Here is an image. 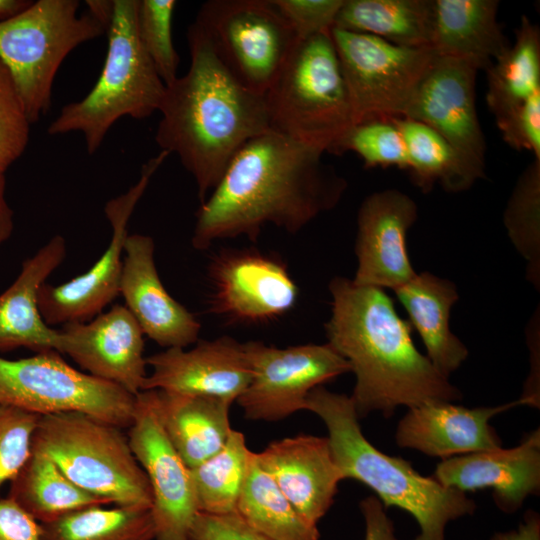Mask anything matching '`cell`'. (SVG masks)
<instances>
[{"instance_id": "cell-40", "label": "cell", "mask_w": 540, "mask_h": 540, "mask_svg": "<svg viewBox=\"0 0 540 540\" xmlns=\"http://www.w3.org/2000/svg\"><path fill=\"white\" fill-rule=\"evenodd\" d=\"M273 1L298 39L330 32L344 4V0Z\"/></svg>"}, {"instance_id": "cell-7", "label": "cell", "mask_w": 540, "mask_h": 540, "mask_svg": "<svg viewBox=\"0 0 540 540\" xmlns=\"http://www.w3.org/2000/svg\"><path fill=\"white\" fill-rule=\"evenodd\" d=\"M32 448L105 504L151 508L148 477L121 428L78 412L42 415Z\"/></svg>"}, {"instance_id": "cell-35", "label": "cell", "mask_w": 540, "mask_h": 540, "mask_svg": "<svg viewBox=\"0 0 540 540\" xmlns=\"http://www.w3.org/2000/svg\"><path fill=\"white\" fill-rule=\"evenodd\" d=\"M508 236L528 263L527 278L540 285V160L521 173L503 214Z\"/></svg>"}, {"instance_id": "cell-26", "label": "cell", "mask_w": 540, "mask_h": 540, "mask_svg": "<svg viewBox=\"0 0 540 540\" xmlns=\"http://www.w3.org/2000/svg\"><path fill=\"white\" fill-rule=\"evenodd\" d=\"M405 308L409 323L420 335L426 356L445 377L468 356L464 343L450 329V313L459 295L456 285L430 272L417 273L394 290Z\"/></svg>"}, {"instance_id": "cell-33", "label": "cell", "mask_w": 540, "mask_h": 540, "mask_svg": "<svg viewBox=\"0 0 540 540\" xmlns=\"http://www.w3.org/2000/svg\"><path fill=\"white\" fill-rule=\"evenodd\" d=\"M41 524V540H153L151 508L89 506Z\"/></svg>"}, {"instance_id": "cell-16", "label": "cell", "mask_w": 540, "mask_h": 540, "mask_svg": "<svg viewBox=\"0 0 540 540\" xmlns=\"http://www.w3.org/2000/svg\"><path fill=\"white\" fill-rule=\"evenodd\" d=\"M211 311L229 321L264 323L296 304L298 288L286 264L255 249L227 250L209 267Z\"/></svg>"}, {"instance_id": "cell-23", "label": "cell", "mask_w": 540, "mask_h": 540, "mask_svg": "<svg viewBox=\"0 0 540 540\" xmlns=\"http://www.w3.org/2000/svg\"><path fill=\"white\" fill-rule=\"evenodd\" d=\"M521 399L493 407L468 408L452 402L428 403L408 408L399 421L395 440L399 447L420 451L442 460L502 447L490 419Z\"/></svg>"}, {"instance_id": "cell-29", "label": "cell", "mask_w": 540, "mask_h": 540, "mask_svg": "<svg viewBox=\"0 0 540 540\" xmlns=\"http://www.w3.org/2000/svg\"><path fill=\"white\" fill-rule=\"evenodd\" d=\"M10 482L8 497L39 523L53 521L81 508L106 505L71 482L44 452L33 448Z\"/></svg>"}, {"instance_id": "cell-8", "label": "cell", "mask_w": 540, "mask_h": 540, "mask_svg": "<svg viewBox=\"0 0 540 540\" xmlns=\"http://www.w3.org/2000/svg\"><path fill=\"white\" fill-rule=\"evenodd\" d=\"M77 0H38L0 22V60L7 67L31 124L51 105L56 73L76 47L106 33Z\"/></svg>"}, {"instance_id": "cell-13", "label": "cell", "mask_w": 540, "mask_h": 540, "mask_svg": "<svg viewBox=\"0 0 540 540\" xmlns=\"http://www.w3.org/2000/svg\"><path fill=\"white\" fill-rule=\"evenodd\" d=\"M170 155L165 150L152 157L142 169L139 180L105 205L112 228L110 243L102 256L85 273L53 286L44 283L38 292V306L47 325L87 322L120 294L124 244L129 219L152 176Z\"/></svg>"}, {"instance_id": "cell-28", "label": "cell", "mask_w": 540, "mask_h": 540, "mask_svg": "<svg viewBox=\"0 0 540 540\" xmlns=\"http://www.w3.org/2000/svg\"><path fill=\"white\" fill-rule=\"evenodd\" d=\"M434 0H344L334 27L404 47H431Z\"/></svg>"}, {"instance_id": "cell-20", "label": "cell", "mask_w": 540, "mask_h": 540, "mask_svg": "<svg viewBox=\"0 0 540 540\" xmlns=\"http://www.w3.org/2000/svg\"><path fill=\"white\" fill-rule=\"evenodd\" d=\"M148 235L132 234L124 244L120 293L144 335L166 348H185L198 340L200 321L176 301L161 282Z\"/></svg>"}, {"instance_id": "cell-30", "label": "cell", "mask_w": 540, "mask_h": 540, "mask_svg": "<svg viewBox=\"0 0 540 540\" xmlns=\"http://www.w3.org/2000/svg\"><path fill=\"white\" fill-rule=\"evenodd\" d=\"M515 42L487 69L486 102L495 120L540 92V29L522 16Z\"/></svg>"}, {"instance_id": "cell-11", "label": "cell", "mask_w": 540, "mask_h": 540, "mask_svg": "<svg viewBox=\"0 0 540 540\" xmlns=\"http://www.w3.org/2000/svg\"><path fill=\"white\" fill-rule=\"evenodd\" d=\"M195 21L235 77L262 95L298 40L273 0H210Z\"/></svg>"}, {"instance_id": "cell-44", "label": "cell", "mask_w": 540, "mask_h": 540, "mask_svg": "<svg viewBox=\"0 0 540 540\" xmlns=\"http://www.w3.org/2000/svg\"><path fill=\"white\" fill-rule=\"evenodd\" d=\"M359 506L365 522L364 540H398L393 521L376 496L366 497Z\"/></svg>"}, {"instance_id": "cell-39", "label": "cell", "mask_w": 540, "mask_h": 540, "mask_svg": "<svg viewBox=\"0 0 540 540\" xmlns=\"http://www.w3.org/2000/svg\"><path fill=\"white\" fill-rule=\"evenodd\" d=\"M40 415L0 404V487L11 481L32 451Z\"/></svg>"}, {"instance_id": "cell-6", "label": "cell", "mask_w": 540, "mask_h": 540, "mask_svg": "<svg viewBox=\"0 0 540 540\" xmlns=\"http://www.w3.org/2000/svg\"><path fill=\"white\" fill-rule=\"evenodd\" d=\"M265 99L272 131L323 153L329 151L353 125L330 32L297 40Z\"/></svg>"}, {"instance_id": "cell-12", "label": "cell", "mask_w": 540, "mask_h": 540, "mask_svg": "<svg viewBox=\"0 0 540 540\" xmlns=\"http://www.w3.org/2000/svg\"><path fill=\"white\" fill-rule=\"evenodd\" d=\"M244 344L251 380L236 401L251 420L278 421L304 410L313 389L351 371L328 343L286 348L258 341Z\"/></svg>"}, {"instance_id": "cell-43", "label": "cell", "mask_w": 540, "mask_h": 540, "mask_svg": "<svg viewBox=\"0 0 540 540\" xmlns=\"http://www.w3.org/2000/svg\"><path fill=\"white\" fill-rule=\"evenodd\" d=\"M41 524L7 497L0 500V540H41Z\"/></svg>"}, {"instance_id": "cell-27", "label": "cell", "mask_w": 540, "mask_h": 540, "mask_svg": "<svg viewBox=\"0 0 540 540\" xmlns=\"http://www.w3.org/2000/svg\"><path fill=\"white\" fill-rule=\"evenodd\" d=\"M496 0H434L431 48L487 69L509 47L497 20Z\"/></svg>"}, {"instance_id": "cell-24", "label": "cell", "mask_w": 540, "mask_h": 540, "mask_svg": "<svg viewBox=\"0 0 540 540\" xmlns=\"http://www.w3.org/2000/svg\"><path fill=\"white\" fill-rule=\"evenodd\" d=\"M65 256L66 242L56 235L23 262L15 281L0 295V351L25 347L61 353L62 334L42 318L38 292Z\"/></svg>"}, {"instance_id": "cell-19", "label": "cell", "mask_w": 540, "mask_h": 540, "mask_svg": "<svg viewBox=\"0 0 540 540\" xmlns=\"http://www.w3.org/2000/svg\"><path fill=\"white\" fill-rule=\"evenodd\" d=\"M152 368L142 391L169 392L236 401L251 380L245 344L224 336L190 349L167 348L146 358Z\"/></svg>"}, {"instance_id": "cell-36", "label": "cell", "mask_w": 540, "mask_h": 540, "mask_svg": "<svg viewBox=\"0 0 540 540\" xmlns=\"http://www.w3.org/2000/svg\"><path fill=\"white\" fill-rule=\"evenodd\" d=\"M349 151L360 156L366 168L396 166L408 169L405 142L391 118L351 125L328 152L341 155Z\"/></svg>"}, {"instance_id": "cell-3", "label": "cell", "mask_w": 540, "mask_h": 540, "mask_svg": "<svg viewBox=\"0 0 540 540\" xmlns=\"http://www.w3.org/2000/svg\"><path fill=\"white\" fill-rule=\"evenodd\" d=\"M187 40L190 66L166 86L155 141L179 157L203 203L241 147L271 129L265 95L235 77L196 21Z\"/></svg>"}, {"instance_id": "cell-41", "label": "cell", "mask_w": 540, "mask_h": 540, "mask_svg": "<svg viewBox=\"0 0 540 540\" xmlns=\"http://www.w3.org/2000/svg\"><path fill=\"white\" fill-rule=\"evenodd\" d=\"M495 121L505 143L540 160V92Z\"/></svg>"}, {"instance_id": "cell-47", "label": "cell", "mask_w": 540, "mask_h": 540, "mask_svg": "<svg viewBox=\"0 0 540 540\" xmlns=\"http://www.w3.org/2000/svg\"><path fill=\"white\" fill-rule=\"evenodd\" d=\"M31 3L26 0H0V22L19 14Z\"/></svg>"}, {"instance_id": "cell-17", "label": "cell", "mask_w": 540, "mask_h": 540, "mask_svg": "<svg viewBox=\"0 0 540 540\" xmlns=\"http://www.w3.org/2000/svg\"><path fill=\"white\" fill-rule=\"evenodd\" d=\"M417 217V204L397 189L374 192L362 201L357 215L355 284L394 291L417 274L406 246Z\"/></svg>"}, {"instance_id": "cell-45", "label": "cell", "mask_w": 540, "mask_h": 540, "mask_svg": "<svg viewBox=\"0 0 540 540\" xmlns=\"http://www.w3.org/2000/svg\"><path fill=\"white\" fill-rule=\"evenodd\" d=\"M490 540H540V516L534 510H528L519 525L509 531L497 532Z\"/></svg>"}, {"instance_id": "cell-37", "label": "cell", "mask_w": 540, "mask_h": 540, "mask_svg": "<svg viewBox=\"0 0 540 540\" xmlns=\"http://www.w3.org/2000/svg\"><path fill=\"white\" fill-rule=\"evenodd\" d=\"M175 7V0L138 1V36L165 86L178 77L179 56L172 39Z\"/></svg>"}, {"instance_id": "cell-18", "label": "cell", "mask_w": 540, "mask_h": 540, "mask_svg": "<svg viewBox=\"0 0 540 540\" xmlns=\"http://www.w3.org/2000/svg\"><path fill=\"white\" fill-rule=\"evenodd\" d=\"M61 353L88 374L114 383L132 395L147 377L143 331L126 306L114 305L89 323L63 325Z\"/></svg>"}, {"instance_id": "cell-42", "label": "cell", "mask_w": 540, "mask_h": 540, "mask_svg": "<svg viewBox=\"0 0 540 540\" xmlns=\"http://www.w3.org/2000/svg\"><path fill=\"white\" fill-rule=\"evenodd\" d=\"M189 540H270L250 528L237 513L211 515L198 512Z\"/></svg>"}, {"instance_id": "cell-9", "label": "cell", "mask_w": 540, "mask_h": 540, "mask_svg": "<svg viewBox=\"0 0 540 540\" xmlns=\"http://www.w3.org/2000/svg\"><path fill=\"white\" fill-rule=\"evenodd\" d=\"M0 404L37 415L78 412L130 427L136 395L76 370L51 350L18 360L0 357Z\"/></svg>"}, {"instance_id": "cell-10", "label": "cell", "mask_w": 540, "mask_h": 540, "mask_svg": "<svg viewBox=\"0 0 540 540\" xmlns=\"http://www.w3.org/2000/svg\"><path fill=\"white\" fill-rule=\"evenodd\" d=\"M348 90L353 124L403 117L437 56L431 47H404L333 27L330 31Z\"/></svg>"}, {"instance_id": "cell-4", "label": "cell", "mask_w": 540, "mask_h": 540, "mask_svg": "<svg viewBox=\"0 0 540 540\" xmlns=\"http://www.w3.org/2000/svg\"><path fill=\"white\" fill-rule=\"evenodd\" d=\"M304 410L323 420L343 480L365 484L385 509L398 507L414 517L420 533L413 540H445L450 521L474 513L475 502L466 493L422 476L410 462L373 446L363 435L351 397L319 386L308 394Z\"/></svg>"}, {"instance_id": "cell-46", "label": "cell", "mask_w": 540, "mask_h": 540, "mask_svg": "<svg viewBox=\"0 0 540 540\" xmlns=\"http://www.w3.org/2000/svg\"><path fill=\"white\" fill-rule=\"evenodd\" d=\"M14 230V214L6 200V179L0 172V245L5 243Z\"/></svg>"}, {"instance_id": "cell-22", "label": "cell", "mask_w": 540, "mask_h": 540, "mask_svg": "<svg viewBox=\"0 0 540 540\" xmlns=\"http://www.w3.org/2000/svg\"><path fill=\"white\" fill-rule=\"evenodd\" d=\"M256 458L299 515L317 526L343 480L328 438L301 434L276 440Z\"/></svg>"}, {"instance_id": "cell-14", "label": "cell", "mask_w": 540, "mask_h": 540, "mask_svg": "<svg viewBox=\"0 0 540 540\" xmlns=\"http://www.w3.org/2000/svg\"><path fill=\"white\" fill-rule=\"evenodd\" d=\"M479 68L471 60L436 56L403 117L444 137L479 178L485 176L486 143L476 111Z\"/></svg>"}, {"instance_id": "cell-32", "label": "cell", "mask_w": 540, "mask_h": 540, "mask_svg": "<svg viewBox=\"0 0 540 540\" xmlns=\"http://www.w3.org/2000/svg\"><path fill=\"white\" fill-rule=\"evenodd\" d=\"M391 119L404 139L408 170L423 192L431 190L436 183L441 184L446 191L460 192L480 179L434 129L408 117Z\"/></svg>"}, {"instance_id": "cell-15", "label": "cell", "mask_w": 540, "mask_h": 540, "mask_svg": "<svg viewBox=\"0 0 540 540\" xmlns=\"http://www.w3.org/2000/svg\"><path fill=\"white\" fill-rule=\"evenodd\" d=\"M128 440L150 483L153 540H189L199 512L190 469L169 442L146 391L136 395Z\"/></svg>"}, {"instance_id": "cell-25", "label": "cell", "mask_w": 540, "mask_h": 540, "mask_svg": "<svg viewBox=\"0 0 540 540\" xmlns=\"http://www.w3.org/2000/svg\"><path fill=\"white\" fill-rule=\"evenodd\" d=\"M144 391L169 442L189 468L224 447L232 430L229 422L232 402L160 389Z\"/></svg>"}, {"instance_id": "cell-34", "label": "cell", "mask_w": 540, "mask_h": 540, "mask_svg": "<svg viewBox=\"0 0 540 540\" xmlns=\"http://www.w3.org/2000/svg\"><path fill=\"white\" fill-rule=\"evenodd\" d=\"M251 454L244 435L232 429L219 452L189 468L199 512L211 515L236 513Z\"/></svg>"}, {"instance_id": "cell-38", "label": "cell", "mask_w": 540, "mask_h": 540, "mask_svg": "<svg viewBox=\"0 0 540 540\" xmlns=\"http://www.w3.org/2000/svg\"><path fill=\"white\" fill-rule=\"evenodd\" d=\"M30 125L12 76L0 60V172L5 173L23 154Z\"/></svg>"}, {"instance_id": "cell-1", "label": "cell", "mask_w": 540, "mask_h": 540, "mask_svg": "<svg viewBox=\"0 0 540 540\" xmlns=\"http://www.w3.org/2000/svg\"><path fill=\"white\" fill-rule=\"evenodd\" d=\"M323 154L272 130L251 138L201 203L193 248L239 236L254 242L270 224L295 234L333 209L347 183L323 162Z\"/></svg>"}, {"instance_id": "cell-21", "label": "cell", "mask_w": 540, "mask_h": 540, "mask_svg": "<svg viewBox=\"0 0 540 540\" xmlns=\"http://www.w3.org/2000/svg\"><path fill=\"white\" fill-rule=\"evenodd\" d=\"M432 477L464 493L491 489L496 506L504 513H514L540 490V431L526 434L513 448L441 460Z\"/></svg>"}, {"instance_id": "cell-31", "label": "cell", "mask_w": 540, "mask_h": 540, "mask_svg": "<svg viewBox=\"0 0 540 540\" xmlns=\"http://www.w3.org/2000/svg\"><path fill=\"white\" fill-rule=\"evenodd\" d=\"M236 513L270 540H319L317 526L305 521L252 452Z\"/></svg>"}, {"instance_id": "cell-5", "label": "cell", "mask_w": 540, "mask_h": 540, "mask_svg": "<svg viewBox=\"0 0 540 540\" xmlns=\"http://www.w3.org/2000/svg\"><path fill=\"white\" fill-rule=\"evenodd\" d=\"M139 0H113L106 28L108 48L101 74L79 101L64 106L48 134L80 132L89 154L101 146L121 117L144 119L159 110L166 86L143 48L137 31Z\"/></svg>"}, {"instance_id": "cell-2", "label": "cell", "mask_w": 540, "mask_h": 540, "mask_svg": "<svg viewBox=\"0 0 540 540\" xmlns=\"http://www.w3.org/2000/svg\"><path fill=\"white\" fill-rule=\"evenodd\" d=\"M328 344L350 365L356 383L351 399L360 417L398 406L453 402L461 392L415 347L408 320L384 289L334 277L329 283Z\"/></svg>"}]
</instances>
